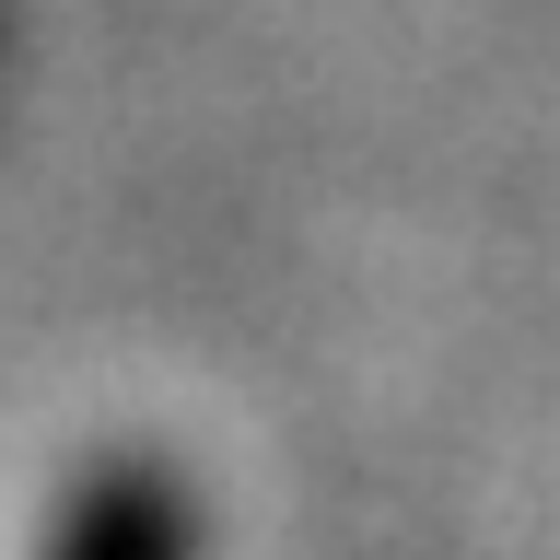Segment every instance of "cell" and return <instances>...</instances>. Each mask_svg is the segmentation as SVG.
<instances>
[{
	"mask_svg": "<svg viewBox=\"0 0 560 560\" xmlns=\"http://www.w3.org/2000/svg\"><path fill=\"white\" fill-rule=\"evenodd\" d=\"M187 549H199V502H187L152 455L82 479L70 514H59V537H47V560H187Z\"/></svg>",
	"mask_w": 560,
	"mask_h": 560,
	"instance_id": "cell-1",
	"label": "cell"
}]
</instances>
